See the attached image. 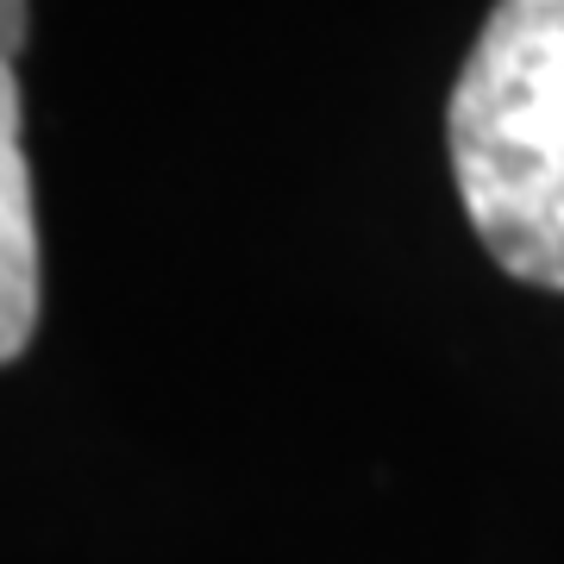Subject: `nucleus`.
Here are the masks:
<instances>
[{
    "instance_id": "2",
    "label": "nucleus",
    "mask_w": 564,
    "mask_h": 564,
    "mask_svg": "<svg viewBox=\"0 0 564 564\" xmlns=\"http://www.w3.org/2000/svg\"><path fill=\"white\" fill-rule=\"evenodd\" d=\"M39 333V220L32 170L20 151V82L0 63V364H13Z\"/></svg>"
},
{
    "instance_id": "3",
    "label": "nucleus",
    "mask_w": 564,
    "mask_h": 564,
    "mask_svg": "<svg viewBox=\"0 0 564 564\" xmlns=\"http://www.w3.org/2000/svg\"><path fill=\"white\" fill-rule=\"evenodd\" d=\"M25 32H32L25 0H0V63H13L25 51Z\"/></svg>"
},
{
    "instance_id": "1",
    "label": "nucleus",
    "mask_w": 564,
    "mask_h": 564,
    "mask_svg": "<svg viewBox=\"0 0 564 564\" xmlns=\"http://www.w3.org/2000/svg\"><path fill=\"white\" fill-rule=\"evenodd\" d=\"M452 182L496 270L564 295V0H496L445 101Z\"/></svg>"
}]
</instances>
